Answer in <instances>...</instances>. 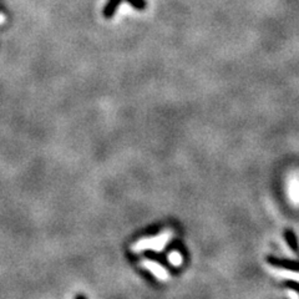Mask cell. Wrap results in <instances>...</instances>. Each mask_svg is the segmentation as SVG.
I'll list each match as a JSON object with an SVG mask.
<instances>
[{"mask_svg":"<svg viewBox=\"0 0 299 299\" xmlns=\"http://www.w3.org/2000/svg\"><path fill=\"white\" fill-rule=\"evenodd\" d=\"M140 266L142 268H145L146 270H148L150 273H152L157 278V281L167 282L169 279V273L167 272L166 268L162 267L160 263L154 262V261L151 260H147V258H143L140 262Z\"/></svg>","mask_w":299,"mask_h":299,"instance_id":"7a4b0ae2","label":"cell"},{"mask_svg":"<svg viewBox=\"0 0 299 299\" xmlns=\"http://www.w3.org/2000/svg\"><path fill=\"white\" fill-rule=\"evenodd\" d=\"M6 20V16L3 13H0V25H3Z\"/></svg>","mask_w":299,"mask_h":299,"instance_id":"52a82bcc","label":"cell"},{"mask_svg":"<svg viewBox=\"0 0 299 299\" xmlns=\"http://www.w3.org/2000/svg\"><path fill=\"white\" fill-rule=\"evenodd\" d=\"M173 236H175L173 231L171 228H166L164 232H161L157 236L145 237V238L138 239L137 242H135L130 247V249L133 253H141V252L148 251V249L155 252H162L165 249V247L172 241Z\"/></svg>","mask_w":299,"mask_h":299,"instance_id":"6da1fadb","label":"cell"},{"mask_svg":"<svg viewBox=\"0 0 299 299\" xmlns=\"http://www.w3.org/2000/svg\"><path fill=\"white\" fill-rule=\"evenodd\" d=\"M267 262L270 266L277 268H282L286 270H292V272H298L299 273V261H292L287 260V258H277L273 256H268Z\"/></svg>","mask_w":299,"mask_h":299,"instance_id":"3957f363","label":"cell"},{"mask_svg":"<svg viewBox=\"0 0 299 299\" xmlns=\"http://www.w3.org/2000/svg\"><path fill=\"white\" fill-rule=\"evenodd\" d=\"M284 237H286L287 243H288V246L291 247L292 251H293L294 253L298 254V256H299V244H298V239H297L296 234H294V232L291 230V228H287V230L284 231Z\"/></svg>","mask_w":299,"mask_h":299,"instance_id":"277c9868","label":"cell"},{"mask_svg":"<svg viewBox=\"0 0 299 299\" xmlns=\"http://www.w3.org/2000/svg\"><path fill=\"white\" fill-rule=\"evenodd\" d=\"M167 260H168V262L171 263V265L175 266V267H178V266L182 265V262H183L182 254L177 251L169 252V253L167 254Z\"/></svg>","mask_w":299,"mask_h":299,"instance_id":"5b68a950","label":"cell"},{"mask_svg":"<svg viewBox=\"0 0 299 299\" xmlns=\"http://www.w3.org/2000/svg\"><path fill=\"white\" fill-rule=\"evenodd\" d=\"M283 284L284 287H286V288H288V289H292V291H296V292H298L299 293V282H294V281H286V282H283Z\"/></svg>","mask_w":299,"mask_h":299,"instance_id":"8992f818","label":"cell"}]
</instances>
